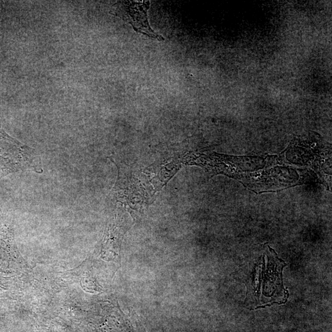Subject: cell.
Instances as JSON below:
<instances>
[{
  "label": "cell",
  "mask_w": 332,
  "mask_h": 332,
  "mask_svg": "<svg viewBox=\"0 0 332 332\" xmlns=\"http://www.w3.org/2000/svg\"><path fill=\"white\" fill-rule=\"evenodd\" d=\"M39 161L34 149L11 138L0 127V174L24 170L41 173Z\"/></svg>",
  "instance_id": "obj_1"
},
{
  "label": "cell",
  "mask_w": 332,
  "mask_h": 332,
  "mask_svg": "<svg viewBox=\"0 0 332 332\" xmlns=\"http://www.w3.org/2000/svg\"><path fill=\"white\" fill-rule=\"evenodd\" d=\"M150 2L122 1L113 6L111 13L130 24L135 31L149 38L164 40L162 36L153 31L149 25L147 12Z\"/></svg>",
  "instance_id": "obj_2"
}]
</instances>
